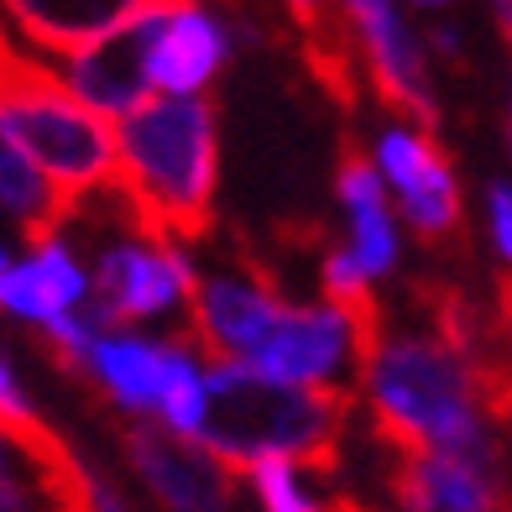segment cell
Returning a JSON list of instances; mask_svg holds the SVG:
<instances>
[{
	"instance_id": "obj_16",
	"label": "cell",
	"mask_w": 512,
	"mask_h": 512,
	"mask_svg": "<svg viewBox=\"0 0 512 512\" xmlns=\"http://www.w3.org/2000/svg\"><path fill=\"white\" fill-rule=\"evenodd\" d=\"M84 293H89L84 272H79V262L68 256V246L58 236L32 246V262H16V267L6 262L0 267V309L32 319V324L53 319V314H68Z\"/></svg>"
},
{
	"instance_id": "obj_1",
	"label": "cell",
	"mask_w": 512,
	"mask_h": 512,
	"mask_svg": "<svg viewBox=\"0 0 512 512\" xmlns=\"http://www.w3.org/2000/svg\"><path fill=\"white\" fill-rule=\"evenodd\" d=\"M371 418L387 450H439L502 476L497 424H507V366L445 335H382L361 366Z\"/></svg>"
},
{
	"instance_id": "obj_4",
	"label": "cell",
	"mask_w": 512,
	"mask_h": 512,
	"mask_svg": "<svg viewBox=\"0 0 512 512\" xmlns=\"http://www.w3.org/2000/svg\"><path fill=\"white\" fill-rule=\"evenodd\" d=\"M0 136L74 204L115 178V131L105 115L74 100V89L37 58L16 53L0 79Z\"/></svg>"
},
{
	"instance_id": "obj_23",
	"label": "cell",
	"mask_w": 512,
	"mask_h": 512,
	"mask_svg": "<svg viewBox=\"0 0 512 512\" xmlns=\"http://www.w3.org/2000/svg\"><path fill=\"white\" fill-rule=\"evenodd\" d=\"M0 413H32L27 392H21V382L11 377V366L0 361Z\"/></svg>"
},
{
	"instance_id": "obj_20",
	"label": "cell",
	"mask_w": 512,
	"mask_h": 512,
	"mask_svg": "<svg viewBox=\"0 0 512 512\" xmlns=\"http://www.w3.org/2000/svg\"><path fill=\"white\" fill-rule=\"evenodd\" d=\"M157 413L168 418V429L194 439L199 434V418H204V377L194 356L183 345H168L162 351V387H157Z\"/></svg>"
},
{
	"instance_id": "obj_5",
	"label": "cell",
	"mask_w": 512,
	"mask_h": 512,
	"mask_svg": "<svg viewBox=\"0 0 512 512\" xmlns=\"http://www.w3.org/2000/svg\"><path fill=\"white\" fill-rule=\"evenodd\" d=\"M121 455L152 486L162 512H230V502H236V476L220 455H209L199 439L147 424L142 413L121 424Z\"/></svg>"
},
{
	"instance_id": "obj_24",
	"label": "cell",
	"mask_w": 512,
	"mask_h": 512,
	"mask_svg": "<svg viewBox=\"0 0 512 512\" xmlns=\"http://www.w3.org/2000/svg\"><path fill=\"white\" fill-rule=\"evenodd\" d=\"M11 63H16V48H11V37H6V32H0V79H6V74H11Z\"/></svg>"
},
{
	"instance_id": "obj_15",
	"label": "cell",
	"mask_w": 512,
	"mask_h": 512,
	"mask_svg": "<svg viewBox=\"0 0 512 512\" xmlns=\"http://www.w3.org/2000/svg\"><path fill=\"white\" fill-rule=\"evenodd\" d=\"M225 63V32L209 21L194 0H178L152 42L147 79L162 95H199Z\"/></svg>"
},
{
	"instance_id": "obj_26",
	"label": "cell",
	"mask_w": 512,
	"mask_h": 512,
	"mask_svg": "<svg viewBox=\"0 0 512 512\" xmlns=\"http://www.w3.org/2000/svg\"><path fill=\"white\" fill-rule=\"evenodd\" d=\"M418 6H445V0H418Z\"/></svg>"
},
{
	"instance_id": "obj_25",
	"label": "cell",
	"mask_w": 512,
	"mask_h": 512,
	"mask_svg": "<svg viewBox=\"0 0 512 512\" xmlns=\"http://www.w3.org/2000/svg\"><path fill=\"white\" fill-rule=\"evenodd\" d=\"M497 6V21H502V32H507V11H512V0H492Z\"/></svg>"
},
{
	"instance_id": "obj_8",
	"label": "cell",
	"mask_w": 512,
	"mask_h": 512,
	"mask_svg": "<svg viewBox=\"0 0 512 512\" xmlns=\"http://www.w3.org/2000/svg\"><path fill=\"white\" fill-rule=\"evenodd\" d=\"M178 0H152L142 6L136 16H126L121 27H110L105 37H95L89 48H79L68 58V89H74V100H84L89 110L100 115H126L147 100V63H152V42L162 32V21Z\"/></svg>"
},
{
	"instance_id": "obj_18",
	"label": "cell",
	"mask_w": 512,
	"mask_h": 512,
	"mask_svg": "<svg viewBox=\"0 0 512 512\" xmlns=\"http://www.w3.org/2000/svg\"><path fill=\"white\" fill-rule=\"evenodd\" d=\"M0 209L21 225V236H27L32 246L53 241L58 230L79 215V204L63 199L53 183L6 142V136H0Z\"/></svg>"
},
{
	"instance_id": "obj_17",
	"label": "cell",
	"mask_w": 512,
	"mask_h": 512,
	"mask_svg": "<svg viewBox=\"0 0 512 512\" xmlns=\"http://www.w3.org/2000/svg\"><path fill=\"white\" fill-rule=\"evenodd\" d=\"M89 382H100L126 413H157L162 345L105 330L100 340H89Z\"/></svg>"
},
{
	"instance_id": "obj_11",
	"label": "cell",
	"mask_w": 512,
	"mask_h": 512,
	"mask_svg": "<svg viewBox=\"0 0 512 512\" xmlns=\"http://www.w3.org/2000/svg\"><path fill=\"white\" fill-rule=\"evenodd\" d=\"M345 356H351V330H345V319L335 309L277 304L267 335L256 340L246 366L277 382H330Z\"/></svg>"
},
{
	"instance_id": "obj_12",
	"label": "cell",
	"mask_w": 512,
	"mask_h": 512,
	"mask_svg": "<svg viewBox=\"0 0 512 512\" xmlns=\"http://www.w3.org/2000/svg\"><path fill=\"white\" fill-rule=\"evenodd\" d=\"M398 512H502V476L439 450H392Z\"/></svg>"
},
{
	"instance_id": "obj_27",
	"label": "cell",
	"mask_w": 512,
	"mask_h": 512,
	"mask_svg": "<svg viewBox=\"0 0 512 512\" xmlns=\"http://www.w3.org/2000/svg\"><path fill=\"white\" fill-rule=\"evenodd\" d=\"M0 267H6V251H0Z\"/></svg>"
},
{
	"instance_id": "obj_13",
	"label": "cell",
	"mask_w": 512,
	"mask_h": 512,
	"mask_svg": "<svg viewBox=\"0 0 512 512\" xmlns=\"http://www.w3.org/2000/svg\"><path fill=\"white\" fill-rule=\"evenodd\" d=\"M335 178H340V199L351 209V262L377 283L382 272H392L398 262V230H392L387 215V194H382V178H377V157L361 147V136L345 131L340 136V162H335Z\"/></svg>"
},
{
	"instance_id": "obj_22",
	"label": "cell",
	"mask_w": 512,
	"mask_h": 512,
	"mask_svg": "<svg viewBox=\"0 0 512 512\" xmlns=\"http://www.w3.org/2000/svg\"><path fill=\"white\" fill-rule=\"evenodd\" d=\"M492 246L507 262V246H512V194H507V183H492Z\"/></svg>"
},
{
	"instance_id": "obj_19",
	"label": "cell",
	"mask_w": 512,
	"mask_h": 512,
	"mask_svg": "<svg viewBox=\"0 0 512 512\" xmlns=\"http://www.w3.org/2000/svg\"><path fill=\"white\" fill-rule=\"evenodd\" d=\"M0 512H95L84 465L63 455L48 465H32V471H0Z\"/></svg>"
},
{
	"instance_id": "obj_2",
	"label": "cell",
	"mask_w": 512,
	"mask_h": 512,
	"mask_svg": "<svg viewBox=\"0 0 512 512\" xmlns=\"http://www.w3.org/2000/svg\"><path fill=\"white\" fill-rule=\"evenodd\" d=\"M115 199L142 241H199L215 225V105L147 95L115 131Z\"/></svg>"
},
{
	"instance_id": "obj_6",
	"label": "cell",
	"mask_w": 512,
	"mask_h": 512,
	"mask_svg": "<svg viewBox=\"0 0 512 512\" xmlns=\"http://www.w3.org/2000/svg\"><path fill=\"white\" fill-rule=\"evenodd\" d=\"M183 298H189V330L178 345L199 351L204 361L251 356L277 314L272 267L256 256H241V277H194V288Z\"/></svg>"
},
{
	"instance_id": "obj_7",
	"label": "cell",
	"mask_w": 512,
	"mask_h": 512,
	"mask_svg": "<svg viewBox=\"0 0 512 512\" xmlns=\"http://www.w3.org/2000/svg\"><path fill=\"white\" fill-rule=\"evenodd\" d=\"M194 267L173 241H121L100 256L95 272V309H89V330H121L131 319L162 314L194 288Z\"/></svg>"
},
{
	"instance_id": "obj_21",
	"label": "cell",
	"mask_w": 512,
	"mask_h": 512,
	"mask_svg": "<svg viewBox=\"0 0 512 512\" xmlns=\"http://www.w3.org/2000/svg\"><path fill=\"white\" fill-rule=\"evenodd\" d=\"M246 471H251L256 497H262L267 512H319L304 492H298V481H293V465H288V460H251Z\"/></svg>"
},
{
	"instance_id": "obj_10",
	"label": "cell",
	"mask_w": 512,
	"mask_h": 512,
	"mask_svg": "<svg viewBox=\"0 0 512 512\" xmlns=\"http://www.w3.org/2000/svg\"><path fill=\"white\" fill-rule=\"evenodd\" d=\"M382 173L398 183L403 194V220L413 225V236L424 246H445L460 236L465 204L455 189V162L439 147L434 131H387L382 136Z\"/></svg>"
},
{
	"instance_id": "obj_3",
	"label": "cell",
	"mask_w": 512,
	"mask_h": 512,
	"mask_svg": "<svg viewBox=\"0 0 512 512\" xmlns=\"http://www.w3.org/2000/svg\"><path fill=\"white\" fill-rule=\"evenodd\" d=\"M351 424V392L324 382H277L241 361H209L199 445L230 471L251 460H288L314 476L340 471V439Z\"/></svg>"
},
{
	"instance_id": "obj_9",
	"label": "cell",
	"mask_w": 512,
	"mask_h": 512,
	"mask_svg": "<svg viewBox=\"0 0 512 512\" xmlns=\"http://www.w3.org/2000/svg\"><path fill=\"white\" fill-rule=\"evenodd\" d=\"M345 21L356 27L361 37V53L371 68V84L392 115L413 121L418 131H434L439 126V100H434V84H429V68L418 42L408 37V27L392 11V0H340Z\"/></svg>"
},
{
	"instance_id": "obj_14",
	"label": "cell",
	"mask_w": 512,
	"mask_h": 512,
	"mask_svg": "<svg viewBox=\"0 0 512 512\" xmlns=\"http://www.w3.org/2000/svg\"><path fill=\"white\" fill-rule=\"evenodd\" d=\"M152 0H0V11L11 16V27L32 42L37 53L74 58L110 27H121Z\"/></svg>"
}]
</instances>
